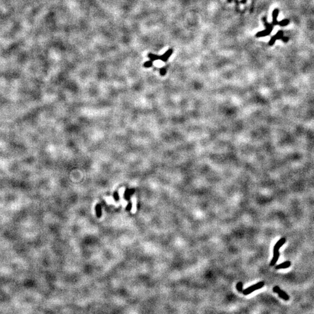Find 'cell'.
I'll return each instance as SVG.
<instances>
[{
    "mask_svg": "<svg viewBox=\"0 0 314 314\" xmlns=\"http://www.w3.org/2000/svg\"><path fill=\"white\" fill-rule=\"evenodd\" d=\"M289 23V21L288 19H284L283 21H280L278 24L281 26H285L287 25Z\"/></svg>",
    "mask_w": 314,
    "mask_h": 314,
    "instance_id": "30bf717a",
    "label": "cell"
},
{
    "mask_svg": "<svg viewBox=\"0 0 314 314\" xmlns=\"http://www.w3.org/2000/svg\"><path fill=\"white\" fill-rule=\"evenodd\" d=\"M285 242H286L285 238H282L276 243L275 247L273 248V258H272L271 264H270L271 266H274L275 264L277 263V260L279 259V250L280 247H282L284 244Z\"/></svg>",
    "mask_w": 314,
    "mask_h": 314,
    "instance_id": "6da1fadb",
    "label": "cell"
},
{
    "mask_svg": "<svg viewBox=\"0 0 314 314\" xmlns=\"http://www.w3.org/2000/svg\"><path fill=\"white\" fill-rule=\"evenodd\" d=\"M124 192H125V188H122L120 190H119V195L121 196V198L123 197V194L124 193Z\"/></svg>",
    "mask_w": 314,
    "mask_h": 314,
    "instance_id": "9a60e30c",
    "label": "cell"
},
{
    "mask_svg": "<svg viewBox=\"0 0 314 314\" xmlns=\"http://www.w3.org/2000/svg\"><path fill=\"white\" fill-rule=\"evenodd\" d=\"M152 62L153 61H152L150 60V61H148V62H145V63H144V67H151L152 65Z\"/></svg>",
    "mask_w": 314,
    "mask_h": 314,
    "instance_id": "5bb4252c",
    "label": "cell"
},
{
    "mask_svg": "<svg viewBox=\"0 0 314 314\" xmlns=\"http://www.w3.org/2000/svg\"><path fill=\"white\" fill-rule=\"evenodd\" d=\"M264 286V282H261L260 283H258L256 285H252L250 287H248L246 289H245L243 292V293L244 295H248L250 294L251 293L255 292L256 290L261 289Z\"/></svg>",
    "mask_w": 314,
    "mask_h": 314,
    "instance_id": "277c9868",
    "label": "cell"
},
{
    "mask_svg": "<svg viewBox=\"0 0 314 314\" xmlns=\"http://www.w3.org/2000/svg\"><path fill=\"white\" fill-rule=\"evenodd\" d=\"M101 207L99 205H97L96 207L97 211V216L98 218H100L101 217Z\"/></svg>",
    "mask_w": 314,
    "mask_h": 314,
    "instance_id": "7c38bea8",
    "label": "cell"
},
{
    "mask_svg": "<svg viewBox=\"0 0 314 314\" xmlns=\"http://www.w3.org/2000/svg\"><path fill=\"white\" fill-rule=\"evenodd\" d=\"M161 74H162V75H164V74H165V73H166V71H165V69L164 68L161 69Z\"/></svg>",
    "mask_w": 314,
    "mask_h": 314,
    "instance_id": "2e32d148",
    "label": "cell"
},
{
    "mask_svg": "<svg viewBox=\"0 0 314 314\" xmlns=\"http://www.w3.org/2000/svg\"><path fill=\"white\" fill-rule=\"evenodd\" d=\"M236 288L237 290L239 291V292H242V288H243V284L242 282H239L236 285Z\"/></svg>",
    "mask_w": 314,
    "mask_h": 314,
    "instance_id": "8fae6325",
    "label": "cell"
},
{
    "mask_svg": "<svg viewBox=\"0 0 314 314\" xmlns=\"http://www.w3.org/2000/svg\"><path fill=\"white\" fill-rule=\"evenodd\" d=\"M136 211V200L135 197H133L132 198V212L135 213Z\"/></svg>",
    "mask_w": 314,
    "mask_h": 314,
    "instance_id": "9c48e42d",
    "label": "cell"
},
{
    "mask_svg": "<svg viewBox=\"0 0 314 314\" xmlns=\"http://www.w3.org/2000/svg\"><path fill=\"white\" fill-rule=\"evenodd\" d=\"M106 200H107V202L108 204H114V203H115V201H113V198H112V197H107Z\"/></svg>",
    "mask_w": 314,
    "mask_h": 314,
    "instance_id": "4fadbf2b",
    "label": "cell"
},
{
    "mask_svg": "<svg viewBox=\"0 0 314 314\" xmlns=\"http://www.w3.org/2000/svg\"><path fill=\"white\" fill-rule=\"evenodd\" d=\"M278 15H279V10L277 9H274V11H273V13H272V18H273L272 24L273 25H276L277 24H278V22H277Z\"/></svg>",
    "mask_w": 314,
    "mask_h": 314,
    "instance_id": "52a82bcc",
    "label": "cell"
},
{
    "mask_svg": "<svg viewBox=\"0 0 314 314\" xmlns=\"http://www.w3.org/2000/svg\"><path fill=\"white\" fill-rule=\"evenodd\" d=\"M284 37H283V32L282 31H279L274 36H273L271 40L269 42V44L270 46H273L274 44V43L276 42L277 39H280V38H282L283 39V38Z\"/></svg>",
    "mask_w": 314,
    "mask_h": 314,
    "instance_id": "8992f818",
    "label": "cell"
},
{
    "mask_svg": "<svg viewBox=\"0 0 314 314\" xmlns=\"http://www.w3.org/2000/svg\"><path fill=\"white\" fill-rule=\"evenodd\" d=\"M273 292H275V293H277L279 294L280 297L284 299L285 300H289V296L288 295L285 293L283 291L281 290L280 288L278 287V286H275V287H273Z\"/></svg>",
    "mask_w": 314,
    "mask_h": 314,
    "instance_id": "5b68a950",
    "label": "cell"
},
{
    "mask_svg": "<svg viewBox=\"0 0 314 314\" xmlns=\"http://www.w3.org/2000/svg\"><path fill=\"white\" fill-rule=\"evenodd\" d=\"M290 265H291V262L290 261H287V262H283V264L277 265L276 268L277 269H285V268H289Z\"/></svg>",
    "mask_w": 314,
    "mask_h": 314,
    "instance_id": "ba28073f",
    "label": "cell"
},
{
    "mask_svg": "<svg viewBox=\"0 0 314 314\" xmlns=\"http://www.w3.org/2000/svg\"><path fill=\"white\" fill-rule=\"evenodd\" d=\"M172 53H173V50L172 48H170L161 56L150 53L148 54V57L152 61H154L157 60H161L163 62H166L167 61L168 58L172 55Z\"/></svg>",
    "mask_w": 314,
    "mask_h": 314,
    "instance_id": "7a4b0ae2",
    "label": "cell"
},
{
    "mask_svg": "<svg viewBox=\"0 0 314 314\" xmlns=\"http://www.w3.org/2000/svg\"><path fill=\"white\" fill-rule=\"evenodd\" d=\"M264 22L265 23V25L266 26V29L264 30L259 32L256 34V37H262L267 36L272 32V30L273 28V25L268 23L265 19H264Z\"/></svg>",
    "mask_w": 314,
    "mask_h": 314,
    "instance_id": "3957f363",
    "label": "cell"
}]
</instances>
